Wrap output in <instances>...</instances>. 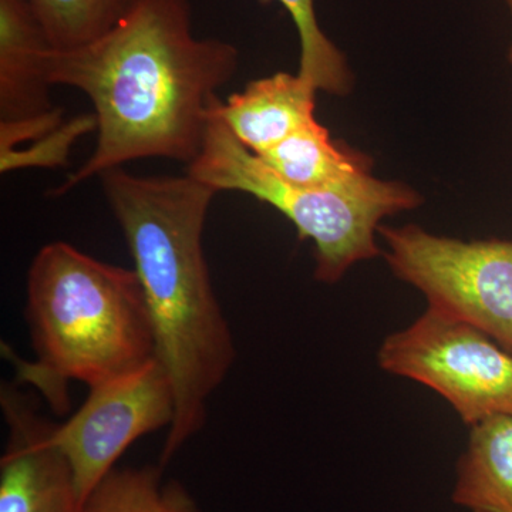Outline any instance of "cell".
<instances>
[{
    "instance_id": "1",
    "label": "cell",
    "mask_w": 512,
    "mask_h": 512,
    "mask_svg": "<svg viewBox=\"0 0 512 512\" xmlns=\"http://www.w3.org/2000/svg\"><path fill=\"white\" fill-rule=\"evenodd\" d=\"M238 63L232 43L194 35L188 0H136L99 39L69 52L53 50L49 82L89 97L97 140L89 160L52 195L131 161L191 164L207 136L218 90Z\"/></svg>"
},
{
    "instance_id": "14",
    "label": "cell",
    "mask_w": 512,
    "mask_h": 512,
    "mask_svg": "<svg viewBox=\"0 0 512 512\" xmlns=\"http://www.w3.org/2000/svg\"><path fill=\"white\" fill-rule=\"evenodd\" d=\"M56 52L79 49L109 32L136 0H29Z\"/></svg>"
},
{
    "instance_id": "5",
    "label": "cell",
    "mask_w": 512,
    "mask_h": 512,
    "mask_svg": "<svg viewBox=\"0 0 512 512\" xmlns=\"http://www.w3.org/2000/svg\"><path fill=\"white\" fill-rule=\"evenodd\" d=\"M393 275L427 308L474 326L512 352V241L443 237L419 225H380Z\"/></svg>"
},
{
    "instance_id": "10",
    "label": "cell",
    "mask_w": 512,
    "mask_h": 512,
    "mask_svg": "<svg viewBox=\"0 0 512 512\" xmlns=\"http://www.w3.org/2000/svg\"><path fill=\"white\" fill-rule=\"evenodd\" d=\"M316 93L298 73L279 72L220 101L218 114L242 146L262 156L316 120Z\"/></svg>"
},
{
    "instance_id": "7",
    "label": "cell",
    "mask_w": 512,
    "mask_h": 512,
    "mask_svg": "<svg viewBox=\"0 0 512 512\" xmlns=\"http://www.w3.org/2000/svg\"><path fill=\"white\" fill-rule=\"evenodd\" d=\"M174 417L173 382L156 357L130 375L92 387L66 423L52 424L50 441L69 461L83 507L131 444L170 429Z\"/></svg>"
},
{
    "instance_id": "2",
    "label": "cell",
    "mask_w": 512,
    "mask_h": 512,
    "mask_svg": "<svg viewBox=\"0 0 512 512\" xmlns=\"http://www.w3.org/2000/svg\"><path fill=\"white\" fill-rule=\"evenodd\" d=\"M126 239L153 323L157 359L173 382L175 417L160 466L200 433L207 403L237 357L212 285L204 229L217 190L181 177H143L121 168L100 175Z\"/></svg>"
},
{
    "instance_id": "13",
    "label": "cell",
    "mask_w": 512,
    "mask_h": 512,
    "mask_svg": "<svg viewBox=\"0 0 512 512\" xmlns=\"http://www.w3.org/2000/svg\"><path fill=\"white\" fill-rule=\"evenodd\" d=\"M83 512H201L180 481L165 480L163 467H116L97 484Z\"/></svg>"
},
{
    "instance_id": "8",
    "label": "cell",
    "mask_w": 512,
    "mask_h": 512,
    "mask_svg": "<svg viewBox=\"0 0 512 512\" xmlns=\"http://www.w3.org/2000/svg\"><path fill=\"white\" fill-rule=\"evenodd\" d=\"M8 443L0 460V512H83L72 467L50 441L52 423L18 383H3Z\"/></svg>"
},
{
    "instance_id": "9",
    "label": "cell",
    "mask_w": 512,
    "mask_h": 512,
    "mask_svg": "<svg viewBox=\"0 0 512 512\" xmlns=\"http://www.w3.org/2000/svg\"><path fill=\"white\" fill-rule=\"evenodd\" d=\"M53 47L29 0H0V123H26L62 109L50 99Z\"/></svg>"
},
{
    "instance_id": "6",
    "label": "cell",
    "mask_w": 512,
    "mask_h": 512,
    "mask_svg": "<svg viewBox=\"0 0 512 512\" xmlns=\"http://www.w3.org/2000/svg\"><path fill=\"white\" fill-rule=\"evenodd\" d=\"M377 363L390 375L429 387L468 426L512 416V352L466 322L427 308L387 336Z\"/></svg>"
},
{
    "instance_id": "4",
    "label": "cell",
    "mask_w": 512,
    "mask_h": 512,
    "mask_svg": "<svg viewBox=\"0 0 512 512\" xmlns=\"http://www.w3.org/2000/svg\"><path fill=\"white\" fill-rule=\"evenodd\" d=\"M220 101L212 107L207 136L187 174L218 192L252 195L281 212L302 241L312 242L316 281L336 284L359 262L383 255L377 242L380 222L421 204L419 192L409 185L372 173L339 187L288 183L229 131L218 114Z\"/></svg>"
},
{
    "instance_id": "3",
    "label": "cell",
    "mask_w": 512,
    "mask_h": 512,
    "mask_svg": "<svg viewBox=\"0 0 512 512\" xmlns=\"http://www.w3.org/2000/svg\"><path fill=\"white\" fill-rule=\"evenodd\" d=\"M26 319L36 359L3 345L16 380L36 387L53 412L69 409L70 382L89 389L157 357L153 323L134 269L107 264L63 241L39 249L26 281Z\"/></svg>"
},
{
    "instance_id": "15",
    "label": "cell",
    "mask_w": 512,
    "mask_h": 512,
    "mask_svg": "<svg viewBox=\"0 0 512 512\" xmlns=\"http://www.w3.org/2000/svg\"><path fill=\"white\" fill-rule=\"evenodd\" d=\"M278 2L286 10L298 30L301 57L299 76L333 96H346L353 87V74L348 60L338 46L325 35L316 16L315 0H261Z\"/></svg>"
},
{
    "instance_id": "16",
    "label": "cell",
    "mask_w": 512,
    "mask_h": 512,
    "mask_svg": "<svg viewBox=\"0 0 512 512\" xmlns=\"http://www.w3.org/2000/svg\"><path fill=\"white\" fill-rule=\"evenodd\" d=\"M96 127V117L93 113L64 121L56 130L33 141L32 146L0 154V173L9 174L23 168L62 167L69 161L73 144L84 134L96 131Z\"/></svg>"
},
{
    "instance_id": "17",
    "label": "cell",
    "mask_w": 512,
    "mask_h": 512,
    "mask_svg": "<svg viewBox=\"0 0 512 512\" xmlns=\"http://www.w3.org/2000/svg\"><path fill=\"white\" fill-rule=\"evenodd\" d=\"M505 3H507L508 9H510L511 18H512V0H505ZM508 62H510L512 64V39H511L510 49H508Z\"/></svg>"
},
{
    "instance_id": "12",
    "label": "cell",
    "mask_w": 512,
    "mask_h": 512,
    "mask_svg": "<svg viewBox=\"0 0 512 512\" xmlns=\"http://www.w3.org/2000/svg\"><path fill=\"white\" fill-rule=\"evenodd\" d=\"M258 157L288 183L308 188L339 187L372 168L370 157L333 140L318 120Z\"/></svg>"
},
{
    "instance_id": "11",
    "label": "cell",
    "mask_w": 512,
    "mask_h": 512,
    "mask_svg": "<svg viewBox=\"0 0 512 512\" xmlns=\"http://www.w3.org/2000/svg\"><path fill=\"white\" fill-rule=\"evenodd\" d=\"M451 498L471 512H512L511 414L471 426Z\"/></svg>"
}]
</instances>
